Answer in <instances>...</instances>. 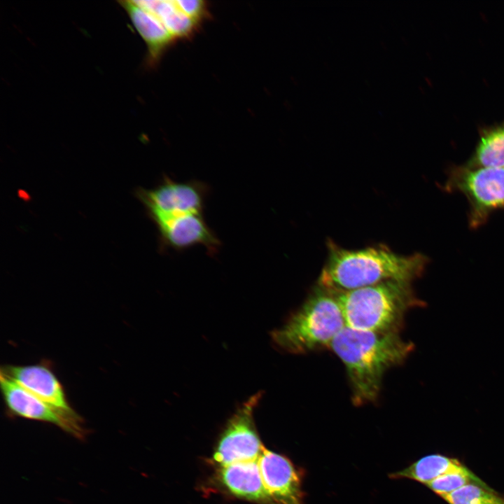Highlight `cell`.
Wrapping results in <instances>:
<instances>
[{"mask_svg":"<svg viewBox=\"0 0 504 504\" xmlns=\"http://www.w3.org/2000/svg\"><path fill=\"white\" fill-rule=\"evenodd\" d=\"M258 462L272 504H303L302 476L289 458L264 447Z\"/></svg>","mask_w":504,"mask_h":504,"instance_id":"11","label":"cell"},{"mask_svg":"<svg viewBox=\"0 0 504 504\" xmlns=\"http://www.w3.org/2000/svg\"><path fill=\"white\" fill-rule=\"evenodd\" d=\"M176 5L188 17L199 22L206 15V2L201 0H175Z\"/></svg>","mask_w":504,"mask_h":504,"instance_id":"19","label":"cell"},{"mask_svg":"<svg viewBox=\"0 0 504 504\" xmlns=\"http://www.w3.org/2000/svg\"><path fill=\"white\" fill-rule=\"evenodd\" d=\"M136 2L155 14L176 39L188 36L197 22L180 10L175 0H141Z\"/></svg>","mask_w":504,"mask_h":504,"instance_id":"16","label":"cell"},{"mask_svg":"<svg viewBox=\"0 0 504 504\" xmlns=\"http://www.w3.org/2000/svg\"><path fill=\"white\" fill-rule=\"evenodd\" d=\"M328 256L317 285L340 293L386 281L412 282L420 277L429 262L423 253L401 255L379 244L347 249L330 239Z\"/></svg>","mask_w":504,"mask_h":504,"instance_id":"1","label":"cell"},{"mask_svg":"<svg viewBox=\"0 0 504 504\" xmlns=\"http://www.w3.org/2000/svg\"><path fill=\"white\" fill-rule=\"evenodd\" d=\"M344 327L335 293L317 285L301 307L271 337L284 351L304 354L330 347Z\"/></svg>","mask_w":504,"mask_h":504,"instance_id":"4","label":"cell"},{"mask_svg":"<svg viewBox=\"0 0 504 504\" xmlns=\"http://www.w3.org/2000/svg\"><path fill=\"white\" fill-rule=\"evenodd\" d=\"M164 247L182 251L197 245L216 253L220 240L205 221L203 214H188L154 219Z\"/></svg>","mask_w":504,"mask_h":504,"instance_id":"10","label":"cell"},{"mask_svg":"<svg viewBox=\"0 0 504 504\" xmlns=\"http://www.w3.org/2000/svg\"><path fill=\"white\" fill-rule=\"evenodd\" d=\"M261 397V392L251 396L227 421L213 456L219 467L258 459L264 445L255 428L253 412Z\"/></svg>","mask_w":504,"mask_h":504,"instance_id":"6","label":"cell"},{"mask_svg":"<svg viewBox=\"0 0 504 504\" xmlns=\"http://www.w3.org/2000/svg\"><path fill=\"white\" fill-rule=\"evenodd\" d=\"M465 165L471 168L504 167V121L480 130L475 149Z\"/></svg>","mask_w":504,"mask_h":504,"instance_id":"14","label":"cell"},{"mask_svg":"<svg viewBox=\"0 0 504 504\" xmlns=\"http://www.w3.org/2000/svg\"><path fill=\"white\" fill-rule=\"evenodd\" d=\"M412 282L386 281L335 293L345 326L371 332H398L405 314L419 303Z\"/></svg>","mask_w":504,"mask_h":504,"instance_id":"3","label":"cell"},{"mask_svg":"<svg viewBox=\"0 0 504 504\" xmlns=\"http://www.w3.org/2000/svg\"><path fill=\"white\" fill-rule=\"evenodd\" d=\"M120 4L145 41L150 62H156L175 38L155 14L139 5L136 1H122Z\"/></svg>","mask_w":504,"mask_h":504,"instance_id":"13","label":"cell"},{"mask_svg":"<svg viewBox=\"0 0 504 504\" xmlns=\"http://www.w3.org/2000/svg\"><path fill=\"white\" fill-rule=\"evenodd\" d=\"M465 465L456 458L432 454L420 458L402 470L392 473L391 477L407 478L426 485L437 477Z\"/></svg>","mask_w":504,"mask_h":504,"instance_id":"15","label":"cell"},{"mask_svg":"<svg viewBox=\"0 0 504 504\" xmlns=\"http://www.w3.org/2000/svg\"><path fill=\"white\" fill-rule=\"evenodd\" d=\"M3 400L12 416L53 424L78 439L84 438L85 429L68 420L16 382L0 372Z\"/></svg>","mask_w":504,"mask_h":504,"instance_id":"9","label":"cell"},{"mask_svg":"<svg viewBox=\"0 0 504 504\" xmlns=\"http://www.w3.org/2000/svg\"><path fill=\"white\" fill-rule=\"evenodd\" d=\"M209 191L208 186L202 181H177L165 177L155 188L139 191V197L154 220L203 214Z\"/></svg>","mask_w":504,"mask_h":504,"instance_id":"7","label":"cell"},{"mask_svg":"<svg viewBox=\"0 0 504 504\" xmlns=\"http://www.w3.org/2000/svg\"><path fill=\"white\" fill-rule=\"evenodd\" d=\"M258 460L220 466L217 477L222 486L237 498L272 504L263 484Z\"/></svg>","mask_w":504,"mask_h":504,"instance_id":"12","label":"cell"},{"mask_svg":"<svg viewBox=\"0 0 504 504\" xmlns=\"http://www.w3.org/2000/svg\"><path fill=\"white\" fill-rule=\"evenodd\" d=\"M345 366L352 400L358 405L374 402L387 370L402 363L412 345L398 332H371L345 326L330 346Z\"/></svg>","mask_w":504,"mask_h":504,"instance_id":"2","label":"cell"},{"mask_svg":"<svg viewBox=\"0 0 504 504\" xmlns=\"http://www.w3.org/2000/svg\"><path fill=\"white\" fill-rule=\"evenodd\" d=\"M470 483L487 485L465 465L458 470L445 473L437 477L426 486L435 494L442 497Z\"/></svg>","mask_w":504,"mask_h":504,"instance_id":"18","label":"cell"},{"mask_svg":"<svg viewBox=\"0 0 504 504\" xmlns=\"http://www.w3.org/2000/svg\"><path fill=\"white\" fill-rule=\"evenodd\" d=\"M447 175L443 189L459 192L466 197L471 228L486 223L493 212L504 210V167L454 165L449 169Z\"/></svg>","mask_w":504,"mask_h":504,"instance_id":"5","label":"cell"},{"mask_svg":"<svg viewBox=\"0 0 504 504\" xmlns=\"http://www.w3.org/2000/svg\"><path fill=\"white\" fill-rule=\"evenodd\" d=\"M448 504H504V496L487 485L470 483L440 497Z\"/></svg>","mask_w":504,"mask_h":504,"instance_id":"17","label":"cell"},{"mask_svg":"<svg viewBox=\"0 0 504 504\" xmlns=\"http://www.w3.org/2000/svg\"><path fill=\"white\" fill-rule=\"evenodd\" d=\"M1 372L16 382L73 424L83 426V419L69 405L64 388L50 368L40 363L29 365H6Z\"/></svg>","mask_w":504,"mask_h":504,"instance_id":"8","label":"cell"}]
</instances>
